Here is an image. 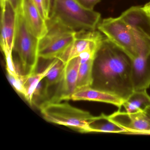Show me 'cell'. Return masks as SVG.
I'll return each mask as SVG.
<instances>
[{
  "label": "cell",
  "mask_w": 150,
  "mask_h": 150,
  "mask_svg": "<svg viewBox=\"0 0 150 150\" xmlns=\"http://www.w3.org/2000/svg\"><path fill=\"white\" fill-rule=\"evenodd\" d=\"M132 60L104 38L93 60L91 87L126 100L132 93Z\"/></svg>",
  "instance_id": "1"
},
{
  "label": "cell",
  "mask_w": 150,
  "mask_h": 150,
  "mask_svg": "<svg viewBox=\"0 0 150 150\" xmlns=\"http://www.w3.org/2000/svg\"><path fill=\"white\" fill-rule=\"evenodd\" d=\"M50 19L78 32L96 30L101 15L85 8L76 0H52Z\"/></svg>",
  "instance_id": "2"
},
{
  "label": "cell",
  "mask_w": 150,
  "mask_h": 150,
  "mask_svg": "<svg viewBox=\"0 0 150 150\" xmlns=\"http://www.w3.org/2000/svg\"><path fill=\"white\" fill-rule=\"evenodd\" d=\"M47 122L64 125L81 133L91 132L90 125L94 118L89 112L78 108L67 102L48 100L39 108Z\"/></svg>",
  "instance_id": "3"
},
{
  "label": "cell",
  "mask_w": 150,
  "mask_h": 150,
  "mask_svg": "<svg viewBox=\"0 0 150 150\" xmlns=\"http://www.w3.org/2000/svg\"><path fill=\"white\" fill-rule=\"evenodd\" d=\"M39 40L29 29L21 11L16 13L13 51L14 50L18 55L23 75L36 72L39 58Z\"/></svg>",
  "instance_id": "4"
},
{
  "label": "cell",
  "mask_w": 150,
  "mask_h": 150,
  "mask_svg": "<svg viewBox=\"0 0 150 150\" xmlns=\"http://www.w3.org/2000/svg\"><path fill=\"white\" fill-rule=\"evenodd\" d=\"M47 22L48 31L39 40V58L53 59L59 57L72 44L77 32L50 19Z\"/></svg>",
  "instance_id": "5"
},
{
  "label": "cell",
  "mask_w": 150,
  "mask_h": 150,
  "mask_svg": "<svg viewBox=\"0 0 150 150\" xmlns=\"http://www.w3.org/2000/svg\"><path fill=\"white\" fill-rule=\"evenodd\" d=\"M97 29L132 60L138 57V49L134 33L120 16L103 19L100 22Z\"/></svg>",
  "instance_id": "6"
},
{
  "label": "cell",
  "mask_w": 150,
  "mask_h": 150,
  "mask_svg": "<svg viewBox=\"0 0 150 150\" xmlns=\"http://www.w3.org/2000/svg\"><path fill=\"white\" fill-rule=\"evenodd\" d=\"M103 36L96 30L78 31L73 42L58 59L66 64L83 53H96L105 38Z\"/></svg>",
  "instance_id": "7"
},
{
  "label": "cell",
  "mask_w": 150,
  "mask_h": 150,
  "mask_svg": "<svg viewBox=\"0 0 150 150\" xmlns=\"http://www.w3.org/2000/svg\"><path fill=\"white\" fill-rule=\"evenodd\" d=\"M108 117L113 122L126 130L127 132L150 134V118L144 111L129 113L118 110Z\"/></svg>",
  "instance_id": "8"
},
{
  "label": "cell",
  "mask_w": 150,
  "mask_h": 150,
  "mask_svg": "<svg viewBox=\"0 0 150 150\" xmlns=\"http://www.w3.org/2000/svg\"><path fill=\"white\" fill-rule=\"evenodd\" d=\"M81 63L79 57L74 58L66 64L64 75L59 87L54 96L49 100L54 102L71 100L77 90L78 72Z\"/></svg>",
  "instance_id": "9"
},
{
  "label": "cell",
  "mask_w": 150,
  "mask_h": 150,
  "mask_svg": "<svg viewBox=\"0 0 150 150\" xmlns=\"http://www.w3.org/2000/svg\"><path fill=\"white\" fill-rule=\"evenodd\" d=\"M1 46L3 53H13L16 28V12L6 1L1 6Z\"/></svg>",
  "instance_id": "10"
},
{
  "label": "cell",
  "mask_w": 150,
  "mask_h": 150,
  "mask_svg": "<svg viewBox=\"0 0 150 150\" xmlns=\"http://www.w3.org/2000/svg\"><path fill=\"white\" fill-rule=\"evenodd\" d=\"M120 17L137 35L150 39V16L143 7L132 6L122 13Z\"/></svg>",
  "instance_id": "11"
},
{
  "label": "cell",
  "mask_w": 150,
  "mask_h": 150,
  "mask_svg": "<svg viewBox=\"0 0 150 150\" xmlns=\"http://www.w3.org/2000/svg\"><path fill=\"white\" fill-rule=\"evenodd\" d=\"M132 79L134 91L146 90L150 86V53L139 54L132 60Z\"/></svg>",
  "instance_id": "12"
},
{
  "label": "cell",
  "mask_w": 150,
  "mask_h": 150,
  "mask_svg": "<svg viewBox=\"0 0 150 150\" xmlns=\"http://www.w3.org/2000/svg\"><path fill=\"white\" fill-rule=\"evenodd\" d=\"M21 12L30 32L38 39L44 36L48 31L47 22L43 19L32 0H23Z\"/></svg>",
  "instance_id": "13"
},
{
  "label": "cell",
  "mask_w": 150,
  "mask_h": 150,
  "mask_svg": "<svg viewBox=\"0 0 150 150\" xmlns=\"http://www.w3.org/2000/svg\"><path fill=\"white\" fill-rule=\"evenodd\" d=\"M73 100L100 102L113 104L121 108L124 101L116 96L95 89L91 87L77 90L71 96Z\"/></svg>",
  "instance_id": "14"
},
{
  "label": "cell",
  "mask_w": 150,
  "mask_h": 150,
  "mask_svg": "<svg viewBox=\"0 0 150 150\" xmlns=\"http://www.w3.org/2000/svg\"><path fill=\"white\" fill-rule=\"evenodd\" d=\"M55 63V59L46 67L43 71L40 73H34L28 75H20V79L27 93L25 99L30 105H32V100L35 89L38 83L43 79Z\"/></svg>",
  "instance_id": "15"
},
{
  "label": "cell",
  "mask_w": 150,
  "mask_h": 150,
  "mask_svg": "<svg viewBox=\"0 0 150 150\" xmlns=\"http://www.w3.org/2000/svg\"><path fill=\"white\" fill-rule=\"evenodd\" d=\"M122 106L128 113L144 111L150 106V96L146 90L133 91L128 99L124 101Z\"/></svg>",
  "instance_id": "16"
},
{
  "label": "cell",
  "mask_w": 150,
  "mask_h": 150,
  "mask_svg": "<svg viewBox=\"0 0 150 150\" xmlns=\"http://www.w3.org/2000/svg\"><path fill=\"white\" fill-rule=\"evenodd\" d=\"M91 132L123 133L127 131L121 126L113 122L108 116L102 114L99 116L95 117L90 125Z\"/></svg>",
  "instance_id": "17"
},
{
  "label": "cell",
  "mask_w": 150,
  "mask_h": 150,
  "mask_svg": "<svg viewBox=\"0 0 150 150\" xmlns=\"http://www.w3.org/2000/svg\"><path fill=\"white\" fill-rule=\"evenodd\" d=\"M94 59H89L84 63L81 62L78 72L77 90L92 86Z\"/></svg>",
  "instance_id": "18"
},
{
  "label": "cell",
  "mask_w": 150,
  "mask_h": 150,
  "mask_svg": "<svg viewBox=\"0 0 150 150\" xmlns=\"http://www.w3.org/2000/svg\"><path fill=\"white\" fill-rule=\"evenodd\" d=\"M55 63L45 78L48 87L56 85L62 80L66 64L59 59L55 58Z\"/></svg>",
  "instance_id": "19"
},
{
  "label": "cell",
  "mask_w": 150,
  "mask_h": 150,
  "mask_svg": "<svg viewBox=\"0 0 150 150\" xmlns=\"http://www.w3.org/2000/svg\"><path fill=\"white\" fill-rule=\"evenodd\" d=\"M44 79L42 80L37 86L35 89L33 95V100H32V105H36L39 108L40 105L48 100L49 96V88L47 86Z\"/></svg>",
  "instance_id": "20"
},
{
  "label": "cell",
  "mask_w": 150,
  "mask_h": 150,
  "mask_svg": "<svg viewBox=\"0 0 150 150\" xmlns=\"http://www.w3.org/2000/svg\"><path fill=\"white\" fill-rule=\"evenodd\" d=\"M7 78L14 89L17 93L23 96L25 98L27 93L20 79V75L19 77H15L13 75L7 73Z\"/></svg>",
  "instance_id": "21"
},
{
  "label": "cell",
  "mask_w": 150,
  "mask_h": 150,
  "mask_svg": "<svg viewBox=\"0 0 150 150\" xmlns=\"http://www.w3.org/2000/svg\"><path fill=\"white\" fill-rule=\"evenodd\" d=\"M35 6L38 9L43 18L47 21L50 19V16L45 9L44 0H32Z\"/></svg>",
  "instance_id": "22"
},
{
  "label": "cell",
  "mask_w": 150,
  "mask_h": 150,
  "mask_svg": "<svg viewBox=\"0 0 150 150\" xmlns=\"http://www.w3.org/2000/svg\"><path fill=\"white\" fill-rule=\"evenodd\" d=\"M82 6L87 9L93 10L94 7L100 0H76Z\"/></svg>",
  "instance_id": "23"
},
{
  "label": "cell",
  "mask_w": 150,
  "mask_h": 150,
  "mask_svg": "<svg viewBox=\"0 0 150 150\" xmlns=\"http://www.w3.org/2000/svg\"><path fill=\"white\" fill-rule=\"evenodd\" d=\"M6 1L10 3L16 13L21 11L23 0H6Z\"/></svg>",
  "instance_id": "24"
},
{
  "label": "cell",
  "mask_w": 150,
  "mask_h": 150,
  "mask_svg": "<svg viewBox=\"0 0 150 150\" xmlns=\"http://www.w3.org/2000/svg\"><path fill=\"white\" fill-rule=\"evenodd\" d=\"M45 5V9L50 16V13L51 7L52 2V0H44Z\"/></svg>",
  "instance_id": "25"
},
{
  "label": "cell",
  "mask_w": 150,
  "mask_h": 150,
  "mask_svg": "<svg viewBox=\"0 0 150 150\" xmlns=\"http://www.w3.org/2000/svg\"><path fill=\"white\" fill-rule=\"evenodd\" d=\"M143 8L145 12L150 16V1L146 4L143 7Z\"/></svg>",
  "instance_id": "26"
},
{
  "label": "cell",
  "mask_w": 150,
  "mask_h": 150,
  "mask_svg": "<svg viewBox=\"0 0 150 150\" xmlns=\"http://www.w3.org/2000/svg\"><path fill=\"white\" fill-rule=\"evenodd\" d=\"M144 112H145L146 114L150 118V106H149V107L145 110Z\"/></svg>",
  "instance_id": "27"
},
{
  "label": "cell",
  "mask_w": 150,
  "mask_h": 150,
  "mask_svg": "<svg viewBox=\"0 0 150 150\" xmlns=\"http://www.w3.org/2000/svg\"><path fill=\"white\" fill-rule=\"evenodd\" d=\"M22 2H23V1H22Z\"/></svg>",
  "instance_id": "28"
}]
</instances>
